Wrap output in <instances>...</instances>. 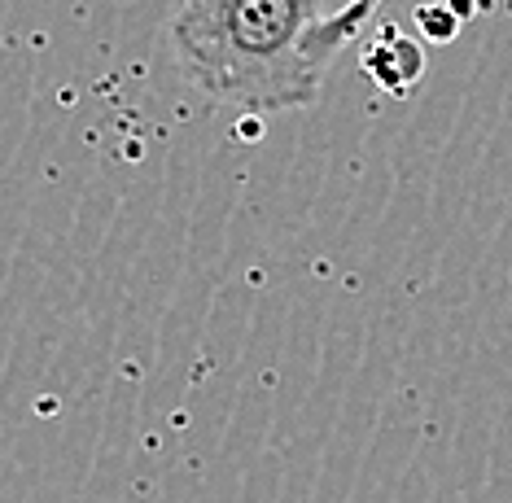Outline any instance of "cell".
I'll return each instance as SVG.
<instances>
[{"label": "cell", "mask_w": 512, "mask_h": 503, "mask_svg": "<svg viewBox=\"0 0 512 503\" xmlns=\"http://www.w3.org/2000/svg\"><path fill=\"white\" fill-rule=\"evenodd\" d=\"M377 5L346 0L324 14L320 0H180L171 49L193 88L250 114L302 110L320 97L333 57L368 27Z\"/></svg>", "instance_id": "6da1fadb"}, {"label": "cell", "mask_w": 512, "mask_h": 503, "mask_svg": "<svg viewBox=\"0 0 512 503\" xmlns=\"http://www.w3.org/2000/svg\"><path fill=\"white\" fill-rule=\"evenodd\" d=\"M364 5H381V0H364Z\"/></svg>", "instance_id": "7a4b0ae2"}]
</instances>
